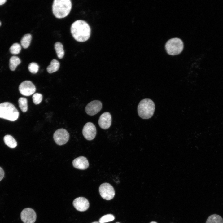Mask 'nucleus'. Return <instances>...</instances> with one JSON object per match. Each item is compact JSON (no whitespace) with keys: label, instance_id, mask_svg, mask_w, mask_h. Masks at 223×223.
Instances as JSON below:
<instances>
[{"label":"nucleus","instance_id":"6e6552de","mask_svg":"<svg viewBox=\"0 0 223 223\" xmlns=\"http://www.w3.org/2000/svg\"><path fill=\"white\" fill-rule=\"evenodd\" d=\"M19 90L21 94L28 96L33 94L36 91V88L31 81H25L20 85Z\"/></svg>","mask_w":223,"mask_h":223},{"label":"nucleus","instance_id":"ddd939ff","mask_svg":"<svg viewBox=\"0 0 223 223\" xmlns=\"http://www.w3.org/2000/svg\"><path fill=\"white\" fill-rule=\"evenodd\" d=\"M98 123L102 129H108L112 123V116L110 113L106 112L102 114L99 118Z\"/></svg>","mask_w":223,"mask_h":223},{"label":"nucleus","instance_id":"5701e85b","mask_svg":"<svg viewBox=\"0 0 223 223\" xmlns=\"http://www.w3.org/2000/svg\"><path fill=\"white\" fill-rule=\"evenodd\" d=\"M115 219V217L112 214H108L103 216L99 220L100 223H105L113 221Z\"/></svg>","mask_w":223,"mask_h":223},{"label":"nucleus","instance_id":"2eb2a0df","mask_svg":"<svg viewBox=\"0 0 223 223\" xmlns=\"http://www.w3.org/2000/svg\"><path fill=\"white\" fill-rule=\"evenodd\" d=\"M3 139L5 143L10 148H14L17 146L16 141L10 135H5Z\"/></svg>","mask_w":223,"mask_h":223},{"label":"nucleus","instance_id":"b1692460","mask_svg":"<svg viewBox=\"0 0 223 223\" xmlns=\"http://www.w3.org/2000/svg\"><path fill=\"white\" fill-rule=\"evenodd\" d=\"M39 69L38 65L35 62L30 63L28 66V69L29 72L33 74H36Z\"/></svg>","mask_w":223,"mask_h":223},{"label":"nucleus","instance_id":"f03ea898","mask_svg":"<svg viewBox=\"0 0 223 223\" xmlns=\"http://www.w3.org/2000/svg\"><path fill=\"white\" fill-rule=\"evenodd\" d=\"M70 0H55L52 5V11L57 18L61 19L67 16L72 8Z\"/></svg>","mask_w":223,"mask_h":223},{"label":"nucleus","instance_id":"393cba45","mask_svg":"<svg viewBox=\"0 0 223 223\" xmlns=\"http://www.w3.org/2000/svg\"><path fill=\"white\" fill-rule=\"evenodd\" d=\"M32 99L34 103L36 105L40 104L42 99V95L39 93L34 94L32 96Z\"/></svg>","mask_w":223,"mask_h":223},{"label":"nucleus","instance_id":"412c9836","mask_svg":"<svg viewBox=\"0 0 223 223\" xmlns=\"http://www.w3.org/2000/svg\"><path fill=\"white\" fill-rule=\"evenodd\" d=\"M18 103L19 107L23 112H26L28 110V101L27 99L24 97L19 98Z\"/></svg>","mask_w":223,"mask_h":223},{"label":"nucleus","instance_id":"423d86ee","mask_svg":"<svg viewBox=\"0 0 223 223\" xmlns=\"http://www.w3.org/2000/svg\"><path fill=\"white\" fill-rule=\"evenodd\" d=\"M99 191L102 197L107 200L112 199L115 196V191L113 187L108 183L101 184L99 187Z\"/></svg>","mask_w":223,"mask_h":223},{"label":"nucleus","instance_id":"39448f33","mask_svg":"<svg viewBox=\"0 0 223 223\" xmlns=\"http://www.w3.org/2000/svg\"><path fill=\"white\" fill-rule=\"evenodd\" d=\"M165 47L167 53L172 55L180 54L183 49L182 41L178 38H173L168 40L166 42Z\"/></svg>","mask_w":223,"mask_h":223},{"label":"nucleus","instance_id":"a211bd4d","mask_svg":"<svg viewBox=\"0 0 223 223\" xmlns=\"http://www.w3.org/2000/svg\"><path fill=\"white\" fill-rule=\"evenodd\" d=\"M55 49L58 58L59 59L63 58L64 55L63 46L59 42H56L54 45Z\"/></svg>","mask_w":223,"mask_h":223},{"label":"nucleus","instance_id":"a878e982","mask_svg":"<svg viewBox=\"0 0 223 223\" xmlns=\"http://www.w3.org/2000/svg\"><path fill=\"white\" fill-rule=\"evenodd\" d=\"M4 175V172L3 169L0 167V181L2 180L3 178Z\"/></svg>","mask_w":223,"mask_h":223},{"label":"nucleus","instance_id":"9b49d317","mask_svg":"<svg viewBox=\"0 0 223 223\" xmlns=\"http://www.w3.org/2000/svg\"><path fill=\"white\" fill-rule=\"evenodd\" d=\"M101 102L98 100L92 101L88 103L85 107L86 113L90 116H94L99 112L102 108Z\"/></svg>","mask_w":223,"mask_h":223},{"label":"nucleus","instance_id":"c85d7f7f","mask_svg":"<svg viewBox=\"0 0 223 223\" xmlns=\"http://www.w3.org/2000/svg\"><path fill=\"white\" fill-rule=\"evenodd\" d=\"M91 223H99V222L98 221H94Z\"/></svg>","mask_w":223,"mask_h":223},{"label":"nucleus","instance_id":"7c9ffc66","mask_svg":"<svg viewBox=\"0 0 223 223\" xmlns=\"http://www.w3.org/2000/svg\"><path fill=\"white\" fill-rule=\"evenodd\" d=\"M116 223H119V222H116Z\"/></svg>","mask_w":223,"mask_h":223},{"label":"nucleus","instance_id":"f3484780","mask_svg":"<svg viewBox=\"0 0 223 223\" xmlns=\"http://www.w3.org/2000/svg\"><path fill=\"white\" fill-rule=\"evenodd\" d=\"M20 63V60L18 57L15 56H12L9 60V66L10 70L14 71Z\"/></svg>","mask_w":223,"mask_h":223},{"label":"nucleus","instance_id":"1a4fd4ad","mask_svg":"<svg viewBox=\"0 0 223 223\" xmlns=\"http://www.w3.org/2000/svg\"><path fill=\"white\" fill-rule=\"evenodd\" d=\"M20 217L22 221L24 223H34L36 221L37 216L33 209L27 208L22 211Z\"/></svg>","mask_w":223,"mask_h":223},{"label":"nucleus","instance_id":"dca6fc26","mask_svg":"<svg viewBox=\"0 0 223 223\" xmlns=\"http://www.w3.org/2000/svg\"><path fill=\"white\" fill-rule=\"evenodd\" d=\"M60 66L59 62L56 59H53L50 62V64L47 68L49 73H52L58 71Z\"/></svg>","mask_w":223,"mask_h":223},{"label":"nucleus","instance_id":"4468645a","mask_svg":"<svg viewBox=\"0 0 223 223\" xmlns=\"http://www.w3.org/2000/svg\"><path fill=\"white\" fill-rule=\"evenodd\" d=\"M75 168L81 169H86L89 166V163L87 158L83 156H79L74 159L72 162Z\"/></svg>","mask_w":223,"mask_h":223},{"label":"nucleus","instance_id":"0eeeda50","mask_svg":"<svg viewBox=\"0 0 223 223\" xmlns=\"http://www.w3.org/2000/svg\"><path fill=\"white\" fill-rule=\"evenodd\" d=\"M69 133L64 129H60L56 130L53 134V138L55 142L58 145H62L66 144L68 141Z\"/></svg>","mask_w":223,"mask_h":223},{"label":"nucleus","instance_id":"4be33fe9","mask_svg":"<svg viewBox=\"0 0 223 223\" xmlns=\"http://www.w3.org/2000/svg\"><path fill=\"white\" fill-rule=\"evenodd\" d=\"M21 50V46L19 44L17 43H15L13 44L10 48L11 53L13 54H19Z\"/></svg>","mask_w":223,"mask_h":223},{"label":"nucleus","instance_id":"cd10ccee","mask_svg":"<svg viewBox=\"0 0 223 223\" xmlns=\"http://www.w3.org/2000/svg\"><path fill=\"white\" fill-rule=\"evenodd\" d=\"M150 223H157L155 221H152Z\"/></svg>","mask_w":223,"mask_h":223},{"label":"nucleus","instance_id":"f257e3e1","mask_svg":"<svg viewBox=\"0 0 223 223\" xmlns=\"http://www.w3.org/2000/svg\"><path fill=\"white\" fill-rule=\"evenodd\" d=\"M71 32L73 38L79 42H84L90 37L91 30L88 24L81 20L74 22L71 27Z\"/></svg>","mask_w":223,"mask_h":223},{"label":"nucleus","instance_id":"c756f323","mask_svg":"<svg viewBox=\"0 0 223 223\" xmlns=\"http://www.w3.org/2000/svg\"><path fill=\"white\" fill-rule=\"evenodd\" d=\"M1 22H0V26L1 25Z\"/></svg>","mask_w":223,"mask_h":223},{"label":"nucleus","instance_id":"aec40b11","mask_svg":"<svg viewBox=\"0 0 223 223\" xmlns=\"http://www.w3.org/2000/svg\"><path fill=\"white\" fill-rule=\"evenodd\" d=\"M32 37L31 34H27L24 35L22 38L20 43L24 48L26 49L28 47L30 43Z\"/></svg>","mask_w":223,"mask_h":223},{"label":"nucleus","instance_id":"f8f14e48","mask_svg":"<svg viewBox=\"0 0 223 223\" xmlns=\"http://www.w3.org/2000/svg\"><path fill=\"white\" fill-rule=\"evenodd\" d=\"M73 205L78 211L83 212L88 209L90 204L87 199L84 197H80L76 198L73 200Z\"/></svg>","mask_w":223,"mask_h":223},{"label":"nucleus","instance_id":"bb28decb","mask_svg":"<svg viewBox=\"0 0 223 223\" xmlns=\"http://www.w3.org/2000/svg\"><path fill=\"white\" fill-rule=\"evenodd\" d=\"M6 1V0H0V5L4 4Z\"/></svg>","mask_w":223,"mask_h":223},{"label":"nucleus","instance_id":"6ab92c4d","mask_svg":"<svg viewBox=\"0 0 223 223\" xmlns=\"http://www.w3.org/2000/svg\"><path fill=\"white\" fill-rule=\"evenodd\" d=\"M206 223H223V219L219 215L212 214L208 217Z\"/></svg>","mask_w":223,"mask_h":223},{"label":"nucleus","instance_id":"20e7f679","mask_svg":"<svg viewBox=\"0 0 223 223\" xmlns=\"http://www.w3.org/2000/svg\"><path fill=\"white\" fill-rule=\"evenodd\" d=\"M155 110L154 102L150 99L142 100L138 107V112L139 116L143 119H148L153 115Z\"/></svg>","mask_w":223,"mask_h":223},{"label":"nucleus","instance_id":"9d476101","mask_svg":"<svg viewBox=\"0 0 223 223\" xmlns=\"http://www.w3.org/2000/svg\"><path fill=\"white\" fill-rule=\"evenodd\" d=\"M82 134L87 140L90 141L93 139L96 134V129L95 125L90 122L86 123L82 129Z\"/></svg>","mask_w":223,"mask_h":223},{"label":"nucleus","instance_id":"7ed1b4c3","mask_svg":"<svg viewBox=\"0 0 223 223\" xmlns=\"http://www.w3.org/2000/svg\"><path fill=\"white\" fill-rule=\"evenodd\" d=\"M19 113L12 104L5 102L0 104V118L15 121L19 117Z\"/></svg>","mask_w":223,"mask_h":223}]
</instances>
